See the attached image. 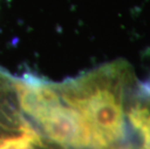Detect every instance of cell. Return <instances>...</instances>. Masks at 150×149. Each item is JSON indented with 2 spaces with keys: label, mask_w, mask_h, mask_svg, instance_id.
I'll return each instance as SVG.
<instances>
[{
  "label": "cell",
  "mask_w": 150,
  "mask_h": 149,
  "mask_svg": "<svg viewBox=\"0 0 150 149\" xmlns=\"http://www.w3.org/2000/svg\"><path fill=\"white\" fill-rule=\"evenodd\" d=\"M139 83L125 59L55 82L60 100L78 124L81 149H110L130 141L127 110Z\"/></svg>",
  "instance_id": "6da1fadb"
},
{
  "label": "cell",
  "mask_w": 150,
  "mask_h": 149,
  "mask_svg": "<svg viewBox=\"0 0 150 149\" xmlns=\"http://www.w3.org/2000/svg\"><path fill=\"white\" fill-rule=\"evenodd\" d=\"M0 149H67L47 139L21 112L17 95L0 99Z\"/></svg>",
  "instance_id": "7a4b0ae2"
},
{
  "label": "cell",
  "mask_w": 150,
  "mask_h": 149,
  "mask_svg": "<svg viewBox=\"0 0 150 149\" xmlns=\"http://www.w3.org/2000/svg\"><path fill=\"white\" fill-rule=\"evenodd\" d=\"M130 141L137 149H150V82L139 81L127 110Z\"/></svg>",
  "instance_id": "3957f363"
},
{
  "label": "cell",
  "mask_w": 150,
  "mask_h": 149,
  "mask_svg": "<svg viewBox=\"0 0 150 149\" xmlns=\"http://www.w3.org/2000/svg\"><path fill=\"white\" fill-rule=\"evenodd\" d=\"M15 90L13 77L0 70V98Z\"/></svg>",
  "instance_id": "277c9868"
},
{
  "label": "cell",
  "mask_w": 150,
  "mask_h": 149,
  "mask_svg": "<svg viewBox=\"0 0 150 149\" xmlns=\"http://www.w3.org/2000/svg\"><path fill=\"white\" fill-rule=\"evenodd\" d=\"M110 149H137L136 146L134 145V143L131 141L125 142V143L121 144V145H118V146L115 147H112V148H110Z\"/></svg>",
  "instance_id": "5b68a950"
}]
</instances>
